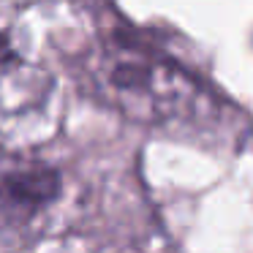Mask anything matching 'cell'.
Wrapping results in <instances>:
<instances>
[{
    "instance_id": "cell-1",
    "label": "cell",
    "mask_w": 253,
    "mask_h": 253,
    "mask_svg": "<svg viewBox=\"0 0 253 253\" xmlns=\"http://www.w3.org/2000/svg\"><path fill=\"white\" fill-rule=\"evenodd\" d=\"M93 90L139 123L180 120L199 104V84L164 55L131 41H104L87 63Z\"/></svg>"
},
{
    "instance_id": "cell-3",
    "label": "cell",
    "mask_w": 253,
    "mask_h": 253,
    "mask_svg": "<svg viewBox=\"0 0 253 253\" xmlns=\"http://www.w3.org/2000/svg\"><path fill=\"white\" fill-rule=\"evenodd\" d=\"M63 180L55 169L22 164L0 171V231L8 245H19L22 234L57 202Z\"/></svg>"
},
{
    "instance_id": "cell-2",
    "label": "cell",
    "mask_w": 253,
    "mask_h": 253,
    "mask_svg": "<svg viewBox=\"0 0 253 253\" xmlns=\"http://www.w3.org/2000/svg\"><path fill=\"white\" fill-rule=\"evenodd\" d=\"M52 90V74L25 55L14 22L0 14V142L30 117L44 120Z\"/></svg>"
}]
</instances>
